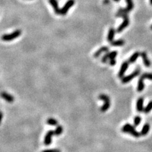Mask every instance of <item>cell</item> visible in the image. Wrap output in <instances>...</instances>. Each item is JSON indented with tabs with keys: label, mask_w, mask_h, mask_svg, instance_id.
Here are the masks:
<instances>
[{
	"label": "cell",
	"mask_w": 152,
	"mask_h": 152,
	"mask_svg": "<svg viewBox=\"0 0 152 152\" xmlns=\"http://www.w3.org/2000/svg\"><path fill=\"white\" fill-rule=\"evenodd\" d=\"M110 2V0H103V4H108Z\"/></svg>",
	"instance_id": "cell-29"
},
{
	"label": "cell",
	"mask_w": 152,
	"mask_h": 152,
	"mask_svg": "<svg viewBox=\"0 0 152 152\" xmlns=\"http://www.w3.org/2000/svg\"><path fill=\"white\" fill-rule=\"evenodd\" d=\"M144 98L143 97H140L138 99L136 102V109L138 112H142L144 111Z\"/></svg>",
	"instance_id": "cell-10"
},
{
	"label": "cell",
	"mask_w": 152,
	"mask_h": 152,
	"mask_svg": "<svg viewBox=\"0 0 152 152\" xmlns=\"http://www.w3.org/2000/svg\"><path fill=\"white\" fill-rule=\"evenodd\" d=\"M41 152H60V151L57 149H48L42 151Z\"/></svg>",
	"instance_id": "cell-27"
},
{
	"label": "cell",
	"mask_w": 152,
	"mask_h": 152,
	"mask_svg": "<svg viewBox=\"0 0 152 152\" xmlns=\"http://www.w3.org/2000/svg\"><path fill=\"white\" fill-rule=\"evenodd\" d=\"M144 88V79L142 77L140 76V79L138 80V87H137V90L138 92H142Z\"/></svg>",
	"instance_id": "cell-15"
},
{
	"label": "cell",
	"mask_w": 152,
	"mask_h": 152,
	"mask_svg": "<svg viewBox=\"0 0 152 152\" xmlns=\"http://www.w3.org/2000/svg\"><path fill=\"white\" fill-rule=\"evenodd\" d=\"M117 17H121L124 19V21H123L122 23L118 27V28L117 29V32L119 33H121L122 32L123 30L124 29H126L129 24V19L128 15H127V13H117V14L116 15Z\"/></svg>",
	"instance_id": "cell-1"
},
{
	"label": "cell",
	"mask_w": 152,
	"mask_h": 152,
	"mask_svg": "<svg viewBox=\"0 0 152 152\" xmlns=\"http://www.w3.org/2000/svg\"><path fill=\"white\" fill-rule=\"evenodd\" d=\"M1 97L2 98L6 100L8 103H13L14 101V98L12 95H10L8 93H6L5 91H3L1 93Z\"/></svg>",
	"instance_id": "cell-13"
},
{
	"label": "cell",
	"mask_w": 152,
	"mask_h": 152,
	"mask_svg": "<svg viewBox=\"0 0 152 152\" xmlns=\"http://www.w3.org/2000/svg\"><path fill=\"white\" fill-rule=\"evenodd\" d=\"M116 60H115V59H112V60H110V64L112 66H114V65L116 64Z\"/></svg>",
	"instance_id": "cell-28"
},
{
	"label": "cell",
	"mask_w": 152,
	"mask_h": 152,
	"mask_svg": "<svg viewBox=\"0 0 152 152\" xmlns=\"http://www.w3.org/2000/svg\"><path fill=\"white\" fill-rule=\"evenodd\" d=\"M141 56L142 58V59H143V64H144V66L146 67H150L151 62L150 61V60L148 59V55L146 52L143 51V52L141 53Z\"/></svg>",
	"instance_id": "cell-12"
},
{
	"label": "cell",
	"mask_w": 152,
	"mask_h": 152,
	"mask_svg": "<svg viewBox=\"0 0 152 152\" xmlns=\"http://www.w3.org/2000/svg\"><path fill=\"white\" fill-rule=\"evenodd\" d=\"M99 99H101V100H103L105 102L104 105L101 107V109H100L101 112H105L106 111H107L110 107V98L107 95H104V94H101V95H100L99 96Z\"/></svg>",
	"instance_id": "cell-4"
},
{
	"label": "cell",
	"mask_w": 152,
	"mask_h": 152,
	"mask_svg": "<svg viewBox=\"0 0 152 152\" xmlns=\"http://www.w3.org/2000/svg\"><path fill=\"white\" fill-rule=\"evenodd\" d=\"M117 54H118V53L117 51H113L112 52H110V53H109V58L110 60L115 59V58L117 56Z\"/></svg>",
	"instance_id": "cell-24"
},
{
	"label": "cell",
	"mask_w": 152,
	"mask_h": 152,
	"mask_svg": "<svg viewBox=\"0 0 152 152\" xmlns=\"http://www.w3.org/2000/svg\"><path fill=\"white\" fill-rule=\"evenodd\" d=\"M109 50V48L107 46H103L101 48H100L99 50H98L96 51L94 54V57L95 58H98L100 54H101L103 52H108Z\"/></svg>",
	"instance_id": "cell-14"
},
{
	"label": "cell",
	"mask_w": 152,
	"mask_h": 152,
	"mask_svg": "<svg viewBox=\"0 0 152 152\" xmlns=\"http://www.w3.org/2000/svg\"><path fill=\"white\" fill-rule=\"evenodd\" d=\"M152 110V101H151L148 103V104L146 105V107H145L143 112H144L145 113H148L150 112V111Z\"/></svg>",
	"instance_id": "cell-22"
},
{
	"label": "cell",
	"mask_w": 152,
	"mask_h": 152,
	"mask_svg": "<svg viewBox=\"0 0 152 152\" xmlns=\"http://www.w3.org/2000/svg\"><path fill=\"white\" fill-rule=\"evenodd\" d=\"M49 3L53 8L54 13L56 14H60V9L58 6L57 0H49Z\"/></svg>",
	"instance_id": "cell-11"
},
{
	"label": "cell",
	"mask_w": 152,
	"mask_h": 152,
	"mask_svg": "<svg viewBox=\"0 0 152 152\" xmlns=\"http://www.w3.org/2000/svg\"><path fill=\"white\" fill-rule=\"evenodd\" d=\"M140 73V68H138V69H136L134 71L132 72V74L128 75L127 76H124L122 78V82L123 84H126V83H128V82H130L131 80H132L133 79L137 77L138 76H139Z\"/></svg>",
	"instance_id": "cell-5"
},
{
	"label": "cell",
	"mask_w": 152,
	"mask_h": 152,
	"mask_svg": "<svg viewBox=\"0 0 152 152\" xmlns=\"http://www.w3.org/2000/svg\"><path fill=\"white\" fill-rule=\"evenodd\" d=\"M141 118L140 117V116L139 115H137L134 117V126H138L140 125V124L141 123Z\"/></svg>",
	"instance_id": "cell-23"
},
{
	"label": "cell",
	"mask_w": 152,
	"mask_h": 152,
	"mask_svg": "<svg viewBox=\"0 0 152 152\" xmlns=\"http://www.w3.org/2000/svg\"><path fill=\"white\" fill-rule=\"evenodd\" d=\"M21 34H22L21 30H16L14 32H13L12 33H11V34H4L2 36L1 39L2 40L5 41H11L16 39L17 37H19L21 35Z\"/></svg>",
	"instance_id": "cell-3"
},
{
	"label": "cell",
	"mask_w": 152,
	"mask_h": 152,
	"mask_svg": "<svg viewBox=\"0 0 152 152\" xmlns=\"http://www.w3.org/2000/svg\"><path fill=\"white\" fill-rule=\"evenodd\" d=\"M109 58V53H107L105 54L104 56L101 58V62L103 63H106L107 62V60Z\"/></svg>",
	"instance_id": "cell-26"
},
{
	"label": "cell",
	"mask_w": 152,
	"mask_h": 152,
	"mask_svg": "<svg viewBox=\"0 0 152 152\" xmlns=\"http://www.w3.org/2000/svg\"><path fill=\"white\" fill-rule=\"evenodd\" d=\"M127 6L126 8H120L118 12L119 13H128L134 8V3L132 0H126Z\"/></svg>",
	"instance_id": "cell-7"
},
{
	"label": "cell",
	"mask_w": 152,
	"mask_h": 152,
	"mask_svg": "<svg viewBox=\"0 0 152 152\" xmlns=\"http://www.w3.org/2000/svg\"><path fill=\"white\" fill-rule=\"evenodd\" d=\"M115 30L114 29V28L112 27V28L110 29V30L109 31V33H108V36H107V40H108L109 42L111 43L113 41L114 36H115Z\"/></svg>",
	"instance_id": "cell-16"
},
{
	"label": "cell",
	"mask_w": 152,
	"mask_h": 152,
	"mask_svg": "<svg viewBox=\"0 0 152 152\" xmlns=\"http://www.w3.org/2000/svg\"><path fill=\"white\" fill-rule=\"evenodd\" d=\"M151 29L152 30V26H151Z\"/></svg>",
	"instance_id": "cell-32"
},
{
	"label": "cell",
	"mask_w": 152,
	"mask_h": 152,
	"mask_svg": "<svg viewBox=\"0 0 152 152\" xmlns=\"http://www.w3.org/2000/svg\"><path fill=\"white\" fill-rule=\"evenodd\" d=\"M129 62L126 61V62H123L122 64L121 65V67H120V70L118 74V76L120 78H122L124 77V74L126 73V70H127L128 67H129Z\"/></svg>",
	"instance_id": "cell-9"
},
{
	"label": "cell",
	"mask_w": 152,
	"mask_h": 152,
	"mask_svg": "<svg viewBox=\"0 0 152 152\" xmlns=\"http://www.w3.org/2000/svg\"><path fill=\"white\" fill-rule=\"evenodd\" d=\"M110 44L112 46H122L125 44V41L123 39H118L116 41H113L112 42L110 43Z\"/></svg>",
	"instance_id": "cell-19"
},
{
	"label": "cell",
	"mask_w": 152,
	"mask_h": 152,
	"mask_svg": "<svg viewBox=\"0 0 152 152\" xmlns=\"http://www.w3.org/2000/svg\"><path fill=\"white\" fill-rule=\"evenodd\" d=\"M140 56H141V53H140L139 51H136V52L134 53L133 54L130 56V57L129 58L128 62H129V63H130V64H134Z\"/></svg>",
	"instance_id": "cell-17"
},
{
	"label": "cell",
	"mask_w": 152,
	"mask_h": 152,
	"mask_svg": "<svg viewBox=\"0 0 152 152\" xmlns=\"http://www.w3.org/2000/svg\"><path fill=\"white\" fill-rule=\"evenodd\" d=\"M47 124L50 126H57L58 125V121L56 119L53 118H50L47 120Z\"/></svg>",
	"instance_id": "cell-21"
},
{
	"label": "cell",
	"mask_w": 152,
	"mask_h": 152,
	"mask_svg": "<svg viewBox=\"0 0 152 152\" xmlns=\"http://www.w3.org/2000/svg\"><path fill=\"white\" fill-rule=\"evenodd\" d=\"M54 134V132L53 130H48L47 133L46 134L45 137H44V143L45 145L48 146L50 145L51 143V141H52V137Z\"/></svg>",
	"instance_id": "cell-8"
},
{
	"label": "cell",
	"mask_w": 152,
	"mask_h": 152,
	"mask_svg": "<svg viewBox=\"0 0 152 152\" xmlns=\"http://www.w3.org/2000/svg\"><path fill=\"white\" fill-rule=\"evenodd\" d=\"M75 1L74 0H68L66 3H65V5H64V6L62 7L60 9V14L62 15H65L68 12V10L70 9L71 7L73 6V5H74Z\"/></svg>",
	"instance_id": "cell-6"
},
{
	"label": "cell",
	"mask_w": 152,
	"mask_h": 152,
	"mask_svg": "<svg viewBox=\"0 0 152 152\" xmlns=\"http://www.w3.org/2000/svg\"><path fill=\"white\" fill-rule=\"evenodd\" d=\"M122 131L123 132H126V133H129L135 138H139L141 136L140 132L137 131L135 129V128L132 126H131L129 124H125L122 128Z\"/></svg>",
	"instance_id": "cell-2"
},
{
	"label": "cell",
	"mask_w": 152,
	"mask_h": 152,
	"mask_svg": "<svg viewBox=\"0 0 152 152\" xmlns=\"http://www.w3.org/2000/svg\"><path fill=\"white\" fill-rule=\"evenodd\" d=\"M150 129V126L149 124H145L143 126V128L141 129V132H140V134H141V136H146V134H148V132H149Z\"/></svg>",
	"instance_id": "cell-18"
},
{
	"label": "cell",
	"mask_w": 152,
	"mask_h": 152,
	"mask_svg": "<svg viewBox=\"0 0 152 152\" xmlns=\"http://www.w3.org/2000/svg\"><path fill=\"white\" fill-rule=\"evenodd\" d=\"M141 76L144 79H149V80H152V73H144Z\"/></svg>",
	"instance_id": "cell-25"
},
{
	"label": "cell",
	"mask_w": 152,
	"mask_h": 152,
	"mask_svg": "<svg viewBox=\"0 0 152 152\" xmlns=\"http://www.w3.org/2000/svg\"><path fill=\"white\" fill-rule=\"evenodd\" d=\"M62 132H63V127L62 126H57L55 130H54V135L60 136V134H62Z\"/></svg>",
	"instance_id": "cell-20"
},
{
	"label": "cell",
	"mask_w": 152,
	"mask_h": 152,
	"mask_svg": "<svg viewBox=\"0 0 152 152\" xmlns=\"http://www.w3.org/2000/svg\"><path fill=\"white\" fill-rule=\"evenodd\" d=\"M150 3L151 5H152V0H150Z\"/></svg>",
	"instance_id": "cell-31"
},
{
	"label": "cell",
	"mask_w": 152,
	"mask_h": 152,
	"mask_svg": "<svg viewBox=\"0 0 152 152\" xmlns=\"http://www.w3.org/2000/svg\"><path fill=\"white\" fill-rule=\"evenodd\" d=\"M113 1H114L115 2H119L120 0H113Z\"/></svg>",
	"instance_id": "cell-30"
}]
</instances>
